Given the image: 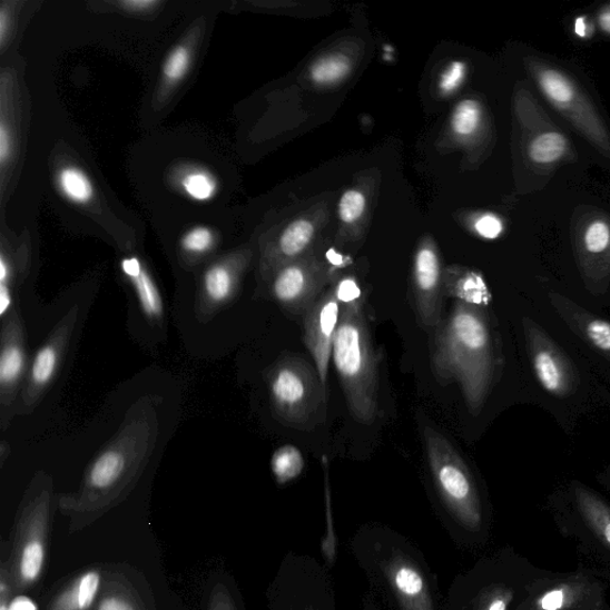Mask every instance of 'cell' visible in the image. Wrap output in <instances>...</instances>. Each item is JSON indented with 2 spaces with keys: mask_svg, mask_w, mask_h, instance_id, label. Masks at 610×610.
<instances>
[{
  "mask_svg": "<svg viewBox=\"0 0 610 610\" xmlns=\"http://www.w3.org/2000/svg\"><path fill=\"white\" fill-rule=\"evenodd\" d=\"M348 548L393 610H444L436 573L411 539L386 524L368 522L354 532Z\"/></svg>",
  "mask_w": 610,
  "mask_h": 610,
  "instance_id": "cell-1",
  "label": "cell"
},
{
  "mask_svg": "<svg viewBox=\"0 0 610 610\" xmlns=\"http://www.w3.org/2000/svg\"><path fill=\"white\" fill-rule=\"evenodd\" d=\"M158 435L156 412L149 405H140L97 454L77 493L60 499L61 511L76 518L91 516L120 502L148 465Z\"/></svg>",
  "mask_w": 610,
  "mask_h": 610,
  "instance_id": "cell-2",
  "label": "cell"
},
{
  "mask_svg": "<svg viewBox=\"0 0 610 610\" xmlns=\"http://www.w3.org/2000/svg\"><path fill=\"white\" fill-rule=\"evenodd\" d=\"M493 341L478 305L455 301L435 331L433 372L442 384H460L471 413L481 409L493 378Z\"/></svg>",
  "mask_w": 610,
  "mask_h": 610,
  "instance_id": "cell-3",
  "label": "cell"
},
{
  "mask_svg": "<svg viewBox=\"0 0 610 610\" xmlns=\"http://www.w3.org/2000/svg\"><path fill=\"white\" fill-rule=\"evenodd\" d=\"M423 437L446 531L456 545H473L485 531L484 508L476 481L444 434L426 426Z\"/></svg>",
  "mask_w": 610,
  "mask_h": 610,
  "instance_id": "cell-4",
  "label": "cell"
},
{
  "mask_svg": "<svg viewBox=\"0 0 610 610\" xmlns=\"http://www.w3.org/2000/svg\"><path fill=\"white\" fill-rule=\"evenodd\" d=\"M332 360L352 416L371 425L380 409V367L360 298L343 304Z\"/></svg>",
  "mask_w": 610,
  "mask_h": 610,
  "instance_id": "cell-5",
  "label": "cell"
},
{
  "mask_svg": "<svg viewBox=\"0 0 610 610\" xmlns=\"http://www.w3.org/2000/svg\"><path fill=\"white\" fill-rule=\"evenodd\" d=\"M270 405L285 426L312 431L327 419V387L317 368L297 354L281 357L267 372Z\"/></svg>",
  "mask_w": 610,
  "mask_h": 610,
  "instance_id": "cell-6",
  "label": "cell"
},
{
  "mask_svg": "<svg viewBox=\"0 0 610 610\" xmlns=\"http://www.w3.org/2000/svg\"><path fill=\"white\" fill-rule=\"evenodd\" d=\"M268 610H337L329 567L311 553H287L268 592Z\"/></svg>",
  "mask_w": 610,
  "mask_h": 610,
  "instance_id": "cell-7",
  "label": "cell"
},
{
  "mask_svg": "<svg viewBox=\"0 0 610 610\" xmlns=\"http://www.w3.org/2000/svg\"><path fill=\"white\" fill-rule=\"evenodd\" d=\"M530 71L552 107L610 158V135L579 85L561 70L545 63L532 61Z\"/></svg>",
  "mask_w": 610,
  "mask_h": 610,
  "instance_id": "cell-8",
  "label": "cell"
},
{
  "mask_svg": "<svg viewBox=\"0 0 610 610\" xmlns=\"http://www.w3.org/2000/svg\"><path fill=\"white\" fill-rule=\"evenodd\" d=\"M50 489L27 501L14 538L12 578L17 589L36 584L43 572L47 558Z\"/></svg>",
  "mask_w": 610,
  "mask_h": 610,
  "instance_id": "cell-9",
  "label": "cell"
},
{
  "mask_svg": "<svg viewBox=\"0 0 610 610\" xmlns=\"http://www.w3.org/2000/svg\"><path fill=\"white\" fill-rule=\"evenodd\" d=\"M77 318L78 312L72 309L59 322L46 343L33 355L21 392L23 413L36 409L48 387L57 378L65 354L71 344Z\"/></svg>",
  "mask_w": 610,
  "mask_h": 610,
  "instance_id": "cell-10",
  "label": "cell"
},
{
  "mask_svg": "<svg viewBox=\"0 0 610 610\" xmlns=\"http://www.w3.org/2000/svg\"><path fill=\"white\" fill-rule=\"evenodd\" d=\"M343 302L336 287L316 301L303 319V341L312 354L322 384L327 387L329 362L332 360L335 334L341 321Z\"/></svg>",
  "mask_w": 610,
  "mask_h": 610,
  "instance_id": "cell-11",
  "label": "cell"
},
{
  "mask_svg": "<svg viewBox=\"0 0 610 610\" xmlns=\"http://www.w3.org/2000/svg\"><path fill=\"white\" fill-rule=\"evenodd\" d=\"M327 276L319 266L291 263L277 270L270 279V297L293 317H303L322 296Z\"/></svg>",
  "mask_w": 610,
  "mask_h": 610,
  "instance_id": "cell-12",
  "label": "cell"
},
{
  "mask_svg": "<svg viewBox=\"0 0 610 610\" xmlns=\"http://www.w3.org/2000/svg\"><path fill=\"white\" fill-rule=\"evenodd\" d=\"M2 348H0V404L3 415L12 409L27 372L26 333L19 307L2 319ZM28 374V372H27Z\"/></svg>",
  "mask_w": 610,
  "mask_h": 610,
  "instance_id": "cell-13",
  "label": "cell"
},
{
  "mask_svg": "<svg viewBox=\"0 0 610 610\" xmlns=\"http://www.w3.org/2000/svg\"><path fill=\"white\" fill-rule=\"evenodd\" d=\"M442 264L430 246L419 249L414 264V302L420 325L436 331L443 324Z\"/></svg>",
  "mask_w": 610,
  "mask_h": 610,
  "instance_id": "cell-14",
  "label": "cell"
},
{
  "mask_svg": "<svg viewBox=\"0 0 610 610\" xmlns=\"http://www.w3.org/2000/svg\"><path fill=\"white\" fill-rule=\"evenodd\" d=\"M239 287V275L226 263L211 265L201 279V293L198 297L200 311L206 314L217 312L235 298Z\"/></svg>",
  "mask_w": 610,
  "mask_h": 610,
  "instance_id": "cell-15",
  "label": "cell"
},
{
  "mask_svg": "<svg viewBox=\"0 0 610 610\" xmlns=\"http://www.w3.org/2000/svg\"><path fill=\"white\" fill-rule=\"evenodd\" d=\"M121 269L132 286L142 314L149 321L160 322L165 316L163 295L155 279L139 258L129 257L121 262Z\"/></svg>",
  "mask_w": 610,
  "mask_h": 610,
  "instance_id": "cell-16",
  "label": "cell"
},
{
  "mask_svg": "<svg viewBox=\"0 0 610 610\" xmlns=\"http://www.w3.org/2000/svg\"><path fill=\"white\" fill-rule=\"evenodd\" d=\"M533 366L541 386L548 393L562 396L568 393L569 377L561 360L549 347H538L533 354Z\"/></svg>",
  "mask_w": 610,
  "mask_h": 610,
  "instance_id": "cell-17",
  "label": "cell"
},
{
  "mask_svg": "<svg viewBox=\"0 0 610 610\" xmlns=\"http://www.w3.org/2000/svg\"><path fill=\"white\" fill-rule=\"evenodd\" d=\"M99 587V572L95 570L85 572L61 592L50 610H89L96 600Z\"/></svg>",
  "mask_w": 610,
  "mask_h": 610,
  "instance_id": "cell-18",
  "label": "cell"
},
{
  "mask_svg": "<svg viewBox=\"0 0 610 610\" xmlns=\"http://www.w3.org/2000/svg\"><path fill=\"white\" fill-rule=\"evenodd\" d=\"M575 499L590 528L610 547V508L583 488L575 489Z\"/></svg>",
  "mask_w": 610,
  "mask_h": 610,
  "instance_id": "cell-19",
  "label": "cell"
},
{
  "mask_svg": "<svg viewBox=\"0 0 610 610\" xmlns=\"http://www.w3.org/2000/svg\"><path fill=\"white\" fill-rule=\"evenodd\" d=\"M569 141L562 132L549 130L534 138L529 147L530 159L539 165L561 160L569 151Z\"/></svg>",
  "mask_w": 610,
  "mask_h": 610,
  "instance_id": "cell-20",
  "label": "cell"
},
{
  "mask_svg": "<svg viewBox=\"0 0 610 610\" xmlns=\"http://www.w3.org/2000/svg\"><path fill=\"white\" fill-rule=\"evenodd\" d=\"M58 184L63 196L76 205H87L94 198L92 181L79 167H63L59 173Z\"/></svg>",
  "mask_w": 610,
  "mask_h": 610,
  "instance_id": "cell-21",
  "label": "cell"
},
{
  "mask_svg": "<svg viewBox=\"0 0 610 610\" xmlns=\"http://www.w3.org/2000/svg\"><path fill=\"white\" fill-rule=\"evenodd\" d=\"M446 292L455 301H463L472 305H486L490 299L488 287L483 278L473 273H468L446 284Z\"/></svg>",
  "mask_w": 610,
  "mask_h": 610,
  "instance_id": "cell-22",
  "label": "cell"
},
{
  "mask_svg": "<svg viewBox=\"0 0 610 610\" xmlns=\"http://www.w3.org/2000/svg\"><path fill=\"white\" fill-rule=\"evenodd\" d=\"M314 230V226L308 222H304V219H299V222L287 227L278 244L281 259L292 262L298 258L309 246Z\"/></svg>",
  "mask_w": 610,
  "mask_h": 610,
  "instance_id": "cell-23",
  "label": "cell"
},
{
  "mask_svg": "<svg viewBox=\"0 0 610 610\" xmlns=\"http://www.w3.org/2000/svg\"><path fill=\"white\" fill-rule=\"evenodd\" d=\"M274 476L279 485H285L296 480L304 469V460L301 451L293 445L278 449L270 460Z\"/></svg>",
  "mask_w": 610,
  "mask_h": 610,
  "instance_id": "cell-24",
  "label": "cell"
},
{
  "mask_svg": "<svg viewBox=\"0 0 610 610\" xmlns=\"http://www.w3.org/2000/svg\"><path fill=\"white\" fill-rule=\"evenodd\" d=\"M482 120V110L479 101L464 100L456 107L452 117V128L462 137H470L478 130Z\"/></svg>",
  "mask_w": 610,
  "mask_h": 610,
  "instance_id": "cell-25",
  "label": "cell"
},
{
  "mask_svg": "<svg viewBox=\"0 0 610 610\" xmlns=\"http://www.w3.org/2000/svg\"><path fill=\"white\" fill-rule=\"evenodd\" d=\"M350 72V62L345 57L332 56L318 60L312 67V78L317 83H333Z\"/></svg>",
  "mask_w": 610,
  "mask_h": 610,
  "instance_id": "cell-26",
  "label": "cell"
},
{
  "mask_svg": "<svg viewBox=\"0 0 610 610\" xmlns=\"http://www.w3.org/2000/svg\"><path fill=\"white\" fill-rule=\"evenodd\" d=\"M181 185L185 194L198 201L209 200L217 193L215 178L205 171H194L186 175L181 180Z\"/></svg>",
  "mask_w": 610,
  "mask_h": 610,
  "instance_id": "cell-27",
  "label": "cell"
},
{
  "mask_svg": "<svg viewBox=\"0 0 610 610\" xmlns=\"http://www.w3.org/2000/svg\"><path fill=\"white\" fill-rule=\"evenodd\" d=\"M580 327L592 346L610 355V322L588 315L580 319Z\"/></svg>",
  "mask_w": 610,
  "mask_h": 610,
  "instance_id": "cell-28",
  "label": "cell"
},
{
  "mask_svg": "<svg viewBox=\"0 0 610 610\" xmlns=\"http://www.w3.org/2000/svg\"><path fill=\"white\" fill-rule=\"evenodd\" d=\"M583 246L590 254H601L610 247V225L603 218L591 222L583 234Z\"/></svg>",
  "mask_w": 610,
  "mask_h": 610,
  "instance_id": "cell-29",
  "label": "cell"
},
{
  "mask_svg": "<svg viewBox=\"0 0 610 610\" xmlns=\"http://www.w3.org/2000/svg\"><path fill=\"white\" fill-rule=\"evenodd\" d=\"M190 61V50L184 46L177 47L164 65L165 78L168 81L178 82L189 71Z\"/></svg>",
  "mask_w": 610,
  "mask_h": 610,
  "instance_id": "cell-30",
  "label": "cell"
},
{
  "mask_svg": "<svg viewBox=\"0 0 610 610\" xmlns=\"http://www.w3.org/2000/svg\"><path fill=\"white\" fill-rule=\"evenodd\" d=\"M215 243L214 233L207 227H196L186 233L181 239V248L185 252L195 254H205L209 252Z\"/></svg>",
  "mask_w": 610,
  "mask_h": 610,
  "instance_id": "cell-31",
  "label": "cell"
},
{
  "mask_svg": "<svg viewBox=\"0 0 610 610\" xmlns=\"http://www.w3.org/2000/svg\"><path fill=\"white\" fill-rule=\"evenodd\" d=\"M366 201L363 194L360 191H347L342 200L341 206H338V211H341V217L344 223L352 224L357 222V219L363 215L365 210Z\"/></svg>",
  "mask_w": 610,
  "mask_h": 610,
  "instance_id": "cell-32",
  "label": "cell"
},
{
  "mask_svg": "<svg viewBox=\"0 0 610 610\" xmlns=\"http://www.w3.org/2000/svg\"><path fill=\"white\" fill-rule=\"evenodd\" d=\"M465 71V63L460 61L452 62L442 79H440V89H442L444 94L454 91L464 80Z\"/></svg>",
  "mask_w": 610,
  "mask_h": 610,
  "instance_id": "cell-33",
  "label": "cell"
},
{
  "mask_svg": "<svg viewBox=\"0 0 610 610\" xmlns=\"http://www.w3.org/2000/svg\"><path fill=\"white\" fill-rule=\"evenodd\" d=\"M474 228L484 239L494 240L502 234L503 224L498 216L486 214L478 219Z\"/></svg>",
  "mask_w": 610,
  "mask_h": 610,
  "instance_id": "cell-34",
  "label": "cell"
},
{
  "mask_svg": "<svg viewBox=\"0 0 610 610\" xmlns=\"http://www.w3.org/2000/svg\"><path fill=\"white\" fill-rule=\"evenodd\" d=\"M97 610H137L132 603L121 597L110 596L101 600Z\"/></svg>",
  "mask_w": 610,
  "mask_h": 610,
  "instance_id": "cell-35",
  "label": "cell"
},
{
  "mask_svg": "<svg viewBox=\"0 0 610 610\" xmlns=\"http://www.w3.org/2000/svg\"><path fill=\"white\" fill-rule=\"evenodd\" d=\"M209 610H239V608H237L234 599L230 594H228V591L225 590L222 592H216L211 600Z\"/></svg>",
  "mask_w": 610,
  "mask_h": 610,
  "instance_id": "cell-36",
  "label": "cell"
},
{
  "mask_svg": "<svg viewBox=\"0 0 610 610\" xmlns=\"http://www.w3.org/2000/svg\"><path fill=\"white\" fill-rule=\"evenodd\" d=\"M565 601V594L563 590H553L549 592L544 599L541 600V607L545 610L561 609Z\"/></svg>",
  "mask_w": 610,
  "mask_h": 610,
  "instance_id": "cell-37",
  "label": "cell"
},
{
  "mask_svg": "<svg viewBox=\"0 0 610 610\" xmlns=\"http://www.w3.org/2000/svg\"><path fill=\"white\" fill-rule=\"evenodd\" d=\"M9 130L4 122L0 124V163L6 164L11 148Z\"/></svg>",
  "mask_w": 610,
  "mask_h": 610,
  "instance_id": "cell-38",
  "label": "cell"
},
{
  "mask_svg": "<svg viewBox=\"0 0 610 610\" xmlns=\"http://www.w3.org/2000/svg\"><path fill=\"white\" fill-rule=\"evenodd\" d=\"M10 584L8 583V573L6 568L2 569V578H0V610H9L10 604Z\"/></svg>",
  "mask_w": 610,
  "mask_h": 610,
  "instance_id": "cell-39",
  "label": "cell"
},
{
  "mask_svg": "<svg viewBox=\"0 0 610 610\" xmlns=\"http://www.w3.org/2000/svg\"><path fill=\"white\" fill-rule=\"evenodd\" d=\"M9 610H39L36 602L27 597H17L10 601Z\"/></svg>",
  "mask_w": 610,
  "mask_h": 610,
  "instance_id": "cell-40",
  "label": "cell"
},
{
  "mask_svg": "<svg viewBox=\"0 0 610 610\" xmlns=\"http://www.w3.org/2000/svg\"><path fill=\"white\" fill-rule=\"evenodd\" d=\"M159 2L157 0H129V2L121 3L122 7L128 10L142 11L150 8H155Z\"/></svg>",
  "mask_w": 610,
  "mask_h": 610,
  "instance_id": "cell-41",
  "label": "cell"
},
{
  "mask_svg": "<svg viewBox=\"0 0 610 610\" xmlns=\"http://www.w3.org/2000/svg\"><path fill=\"white\" fill-rule=\"evenodd\" d=\"M361 610H383L375 591H371L365 596Z\"/></svg>",
  "mask_w": 610,
  "mask_h": 610,
  "instance_id": "cell-42",
  "label": "cell"
},
{
  "mask_svg": "<svg viewBox=\"0 0 610 610\" xmlns=\"http://www.w3.org/2000/svg\"><path fill=\"white\" fill-rule=\"evenodd\" d=\"M574 32L582 39L590 37V24L586 17H579V19L574 21Z\"/></svg>",
  "mask_w": 610,
  "mask_h": 610,
  "instance_id": "cell-43",
  "label": "cell"
},
{
  "mask_svg": "<svg viewBox=\"0 0 610 610\" xmlns=\"http://www.w3.org/2000/svg\"><path fill=\"white\" fill-rule=\"evenodd\" d=\"M599 23L603 31L610 36V7L603 9L599 14Z\"/></svg>",
  "mask_w": 610,
  "mask_h": 610,
  "instance_id": "cell-44",
  "label": "cell"
},
{
  "mask_svg": "<svg viewBox=\"0 0 610 610\" xmlns=\"http://www.w3.org/2000/svg\"><path fill=\"white\" fill-rule=\"evenodd\" d=\"M7 28H8V17L4 9L0 11V39H2V43L6 40L7 36Z\"/></svg>",
  "mask_w": 610,
  "mask_h": 610,
  "instance_id": "cell-45",
  "label": "cell"
},
{
  "mask_svg": "<svg viewBox=\"0 0 610 610\" xmlns=\"http://www.w3.org/2000/svg\"><path fill=\"white\" fill-rule=\"evenodd\" d=\"M10 451L8 443L3 442L2 445H0V462H2V465L6 463V457L9 455Z\"/></svg>",
  "mask_w": 610,
  "mask_h": 610,
  "instance_id": "cell-46",
  "label": "cell"
}]
</instances>
